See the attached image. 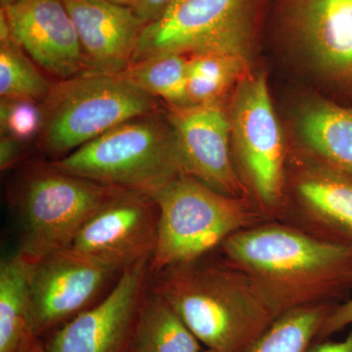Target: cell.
Wrapping results in <instances>:
<instances>
[{
	"label": "cell",
	"mask_w": 352,
	"mask_h": 352,
	"mask_svg": "<svg viewBox=\"0 0 352 352\" xmlns=\"http://www.w3.org/2000/svg\"><path fill=\"white\" fill-rule=\"evenodd\" d=\"M217 251L252 278L278 315L307 305L339 303L352 289L351 248L278 220L232 234Z\"/></svg>",
	"instance_id": "cell-1"
},
{
	"label": "cell",
	"mask_w": 352,
	"mask_h": 352,
	"mask_svg": "<svg viewBox=\"0 0 352 352\" xmlns=\"http://www.w3.org/2000/svg\"><path fill=\"white\" fill-rule=\"evenodd\" d=\"M212 254L150 272L149 288L208 349L245 352L280 315L247 273Z\"/></svg>",
	"instance_id": "cell-2"
},
{
	"label": "cell",
	"mask_w": 352,
	"mask_h": 352,
	"mask_svg": "<svg viewBox=\"0 0 352 352\" xmlns=\"http://www.w3.org/2000/svg\"><path fill=\"white\" fill-rule=\"evenodd\" d=\"M50 164L69 175L150 195L186 173L175 131L161 110L127 120Z\"/></svg>",
	"instance_id": "cell-3"
},
{
	"label": "cell",
	"mask_w": 352,
	"mask_h": 352,
	"mask_svg": "<svg viewBox=\"0 0 352 352\" xmlns=\"http://www.w3.org/2000/svg\"><path fill=\"white\" fill-rule=\"evenodd\" d=\"M157 101L124 73L85 72L58 80L41 102L36 145L48 162L58 161L127 120L157 112Z\"/></svg>",
	"instance_id": "cell-4"
},
{
	"label": "cell",
	"mask_w": 352,
	"mask_h": 352,
	"mask_svg": "<svg viewBox=\"0 0 352 352\" xmlns=\"http://www.w3.org/2000/svg\"><path fill=\"white\" fill-rule=\"evenodd\" d=\"M120 189L63 173L50 162L25 164L9 195L19 235L18 254L32 263L67 249Z\"/></svg>",
	"instance_id": "cell-5"
},
{
	"label": "cell",
	"mask_w": 352,
	"mask_h": 352,
	"mask_svg": "<svg viewBox=\"0 0 352 352\" xmlns=\"http://www.w3.org/2000/svg\"><path fill=\"white\" fill-rule=\"evenodd\" d=\"M151 196L160 210L151 273L203 258L232 234L266 221L251 201L223 195L188 173Z\"/></svg>",
	"instance_id": "cell-6"
},
{
	"label": "cell",
	"mask_w": 352,
	"mask_h": 352,
	"mask_svg": "<svg viewBox=\"0 0 352 352\" xmlns=\"http://www.w3.org/2000/svg\"><path fill=\"white\" fill-rule=\"evenodd\" d=\"M234 166L266 221L277 220L286 183L283 134L263 74L238 82L229 111Z\"/></svg>",
	"instance_id": "cell-7"
},
{
	"label": "cell",
	"mask_w": 352,
	"mask_h": 352,
	"mask_svg": "<svg viewBox=\"0 0 352 352\" xmlns=\"http://www.w3.org/2000/svg\"><path fill=\"white\" fill-rule=\"evenodd\" d=\"M256 0H173L145 25L132 63L166 53L247 58L256 25Z\"/></svg>",
	"instance_id": "cell-8"
},
{
	"label": "cell",
	"mask_w": 352,
	"mask_h": 352,
	"mask_svg": "<svg viewBox=\"0 0 352 352\" xmlns=\"http://www.w3.org/2000/svg\"><path fill=\"white\" fill-rule=\"evenodd\" d=\"M28 263L32 330L38 338L100 302L122 274L71 248Z\"/></svg>",
	"instance_id": "cell-9"
},
{
	"label": "cell",
	"mask_w": 352,
	"mask_h": 352,
	"mask_svg": "<svg viewBox=\"0 0 352 352\" xmlns=\"http://www.w3.org/2000/svg\"><path fill=\"white\" fill-rule=\"evenodd\" d=\"M159 221V207L153 196L120 189L85 222L69 248L124 272L151 258Z\"/></svg>",
	"instance_id": "cell-10"
},
{
	"label": "cell",
	"mask_w": 352,
	"mask_h": 352,
	"mask_svg": "<svg viewBox=\"0 0 352 352\" xmlns=\"http://www.w3.org/2000/svg\"><path fill=\"white\" fill-rule=\"evenodd\" d=\"M286 168L278 221L352 249V177L308 157Z\"/></svg>",
	"instance_id": "cell-11"
},
{
	"label": "cell",
	"mask_w": 352,
	"mask_h": 352,
	"mask_svg": "<svg viewBox=\"0 0 352 352\" xmlns=\"http://www.w3.org/2000/svg\"><path fill=\"white\" fill-rule=\"evenodd\" d=\"M149 264L146 258L127 268L100 302L53 331L46 352H129Z\"/></svg>",
	"instance_id": "cell-12"
},
{
	"label": "cell",
	"mask_w": 352,
	"mask_h": 352,
	"mask_svg": "<svg viewBox=\"0 0 352 352\" xmlns=\"http://www.w3.org/2000/svg\"><path fill=\"white\" fill-rule=\"evenodd\" d=\"M185 173L233 198L248 199L231 151V126L221 104L168 107Z\"/></svg>",
	"instance_id": "cell-13"
},
{
	"label": "cell",
	"mask_w": 352,
	"mask_h": 352,
	"mask_svg": "<svg viewBox=\"0 0 352 352\" xmlns=\"http://www.w3.org/2000/svg\"><path fill=\"white\" fill-rule=\"evenodd\" d=\"M281 23L321 73L352 95V0H284Z\"/></svg>",
	"instance_id": "cell-14"
},
{
	"label": "cell",
	"mask_w": 352,
	"mask_h": 352,
	"mask_svg": "<svg viewBox=\"0 0 352 352\" xmlns=\"http://www.w3.org/2000/svg\"><path fill=\"white\" fill-rule=\"evenodd\" d=\"M1 9L13 41L44 73L58 80L85 73L78 32L60 0H18Z\"/></svg>",
	"instance_id": "cell-15"
},
{
	"label": "cell",
	"mask_w": 352,
	"mask_h": 352,
	"mask_svg": "<svg viewBox=\"0 0 352 352\" xmlns=\"http://www.w3.org/2000/svg\"><path fill=\"white\" fill-rule=\"evenodd\" d=\"M60 1L66 7L78 32L85 72L124 73L132 63L145 27L133 8L110 0Z\"/></svg>",
	"instance_id": "cell-16"
},
{
	"label": "cell",
	"mask_w": 352,
	"mask_h": 352,
	"mask_svg": "<svg viewBox=\"0 0 352 352\" xmlns=\"http://www.w3.org/2000/svg\"><path fill=\"white\" fill-rule=\"evenodd\" d=\"M298 129L308 156L352 177V107L308 104L298 115Z\"/></svg>",
	"instance_id": "cell-17"
},
{
	"label": "cell",
	"mask_w": 352,
	"mask_h": 352,
	"mask_svg": "<svg viewBox=\"0 0 352 352\" xmlns=\"http://www.w3.org/2000/svg\"><path fill=\"white\" fill-rule=\"evenodd\" d=\"M201 342L163 296L148 286L129 352H201Z\"/></svg>",
	"instance_id": "cell-18"
},
{
	"label": "cell",
	"mask_w": 352,
	"mask_h": 352,
	"mask_svg": "<svg viewBox=\"0 0 352 352\" xmlns=\"http://www.w3.org/2000/svg\"><path fill=\"white\" fill-rule=\"evenodd\" d=\"M34 338L30 266L17 252L0 264V352H19Z\"/></svg>",
	"instance_id": "cell-19"
},
{
	"label": "cell",
	"mask_w": 352,
	"mask_h": 352,
	"mask_svg": "<svg viewBox=\"0 0 352 352\" xmlns=\"http://www.w3.org/2000/svg\"><path fill=\"white\" fill-rule=\"evenodd\" d=\"M338 303L288 310L277 317L245 352H308Z\"/></svg>",
	"instance_id": "cell-20"
},
{
	"label": "cell",
	"mask_w": 352,
	"mask_h": 352,
	"mask_svg": "<svg viewBox=\"0 0 352 352\" xmlns=\"http://www.w3.org/2000/svg\"><path fill=\"white\" fill-rule=\"evenodd\" d=\"M188 56L177 53L157 55L131 64L124 75L148 94L170 107L190 106L187 95Z\"/></svg>",
	"instance_id": "cell-21"
},
{
	"label": "cell",
	"mask_w": 352,
	"mask_h": 352,
	"mask_svg": "<svg viewBox=\"0 0 352 352\" xmlns=\"http://www.w3.org/2000/svg\"><path fill=\"white\" fill-rule=\"evenodd\" d=\"M248 59L220 54H197L188 58L187 95L189 105L220 103V99L239 82Z\"/></svg>",
	"instance_id": "cell-22"
},
{
	"label": "cell",
	"mask_w": 352,
	"mask_h": 352,
	"mask_svg": "<svg viewBox=\"0 0 352 352\" xmlns=\"http://www.w3.org/2000/svg\"><path fill=\"white\" fill-rule=\"evenodd\" d=\"M54 83L13 39L0 43V96L41 102Z\"/></svg>",
	"instance_id": "cell-23"
},
{
	"label": "cell",
	"mask_w": 352,
	"mask_h": 352,
	"mask_svg": "<svg viewBox=\"0 0 352 352\" xmlns=\"http://www.w3.org/2000/svg\"><path fill=\"white\" fill-rule=\"evenodd\" d=\"M43 119V108L39 102L1 98V136L13 139L28 148L32 141H38Z\"/></svg>",
	"instance_id": "cell-24"
},
{
	"label": "cell",
	"mask_w": 352,
	"mask_h": 352,
	"mask_svg": "<svg viewBox=\"0 0 352 352\" xmlns=\"http://www.w3.org/2000/svg\"><path fill=\"white\" fill-rule=\"evenodd\" d=\"M352 324V298L338 303L329 315L327 320L324 323L318 333L316 342L327 340L329 337L340 332Z\"/></svg>",
	"instance_id": "cell-25"
},
{
	"label": "cell",
	"mask_w": 352,
	"mask_h": 352,
	"mask_svg": "<svg viewBox=\"0 0 352 352\" xmlns=\"http://www.w3.org/2000/svg\"><path fill=\"white\" fill-rule=\"evenodd\" d=\"M27 148L13 139L1 136L0 139V166L1 170L12 168L16 164L19 163L22 157L25 156Z\"/></svg>",
	"instance_id": "cell-26"
},
{
	"label": "cell",
	"mask_w": 352,
	"mask_h": 352,
	"mask_svg": "<svg viewBox=\"0 0 352 352\" xmlns=\"http://www.w3.org/2000/svg\"><path fill=\"white\" fill-rule=\"evenodd\" d=\"M173 0H140L133 7L134 12L145 25L154 22Z\"/></svg>",
	"instance_id": "cell-27"
},
{
	"label": "cell",
	"mask_w": 352,
	"mask_h": 352,
	"mask_svg": "<svg viewBox=\"0 0 352 352\" xmlns=\"http://www.w3.org/2000/svg\"><path fill=\"white\" fill-rule=\"evenodd\" d=\"M308 352H352V324L351 331L342 342L324 340L315 342Z\"/></svg>",
	"instance_id": "cell-28"
},
{
	"label": "cell",
	"mask_w": 352,
	"mask_h": 352,
	"mask_svg": "<svg viewBox=\"0 0 352 352\" xmlns=\"http://www.w3.org/2000/svg\"><path fill=\"white\" fill-rule=\"evenodd\" d=\"M19 352H46L45 344L41 338H34Z\"/></svg>",
	"instance_id": "cell-29"
},
{
	"label": "cell",
	"mask_w": 352,
	"mask_h": 352,
	"mask_svg": "<svg viewBox=\"0 0 352 352\" xmlns=\"http://www.w3.org/2000/svg\"><path fill=\"white\" fill-rule=\"evenodd\" d=\"M110 1L115 2V3L120 4V6H129L133 8L140 0H110Z\"/></svg>",
	"instance_id": "cell-30"
},
{
	"label": "cell",
	"mask_w": 352,
	"mask_h": 352,
	"mask_svg": "<svg viewBox=\"0 0 352 352\" xmlns=\"http://www.w3.org/2000/svg\"><path fill=\"white\" fill-rule=\"evenodd\" d=\"M18 0H0V8H7V7L13 6Z\"/></svg>",
	"instance_id": "cell-31"
},
{
	"label": "cell",
	"mask_w": 352,
	"mask_h": 352,
	"mask_svg": "<svg viewBox=\"0 0 352 352\" xmlns=\"http://www.w3.org/2000/svg\"><path fill=\"white\" fill-rule=\"evenodd\" d=\"M201 352H217V351H214V349H208L207 351H203Z\"/></svg>",
	"instance_id": "cell-32"
}]
</instances>
